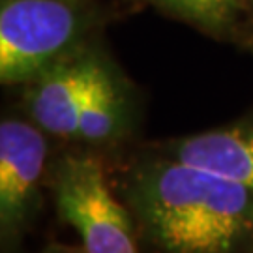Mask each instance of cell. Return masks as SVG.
Masks as SVG:
<instances>
[{"mask_svg":"<svg viewBox=\"0 0 253 253\" xmlns=\"http://www.w3.org/2000/svg\"><path fill=\"white\" fill-rule=\"evenodd\" d=\"M111 53L103 40L21 86V111L49 137L75 143L83 107Z\"/></svg>","mask_w":253,"mask_h":253,"instance_id":"cell-5","label":"cell"},{"mask_svg":"<svg viewBox=\"0 0 253 253\" xmlns=\"http://www.w3.org/2000/svg\"><path fill=\"white\" fill-rule=\"evenodd\" d=\"M141 122V94L124 70L109 56L83 107L73 145L96 152L124 148Z\"/></svg>","mask_w":253,"mask_h":253,"instance_id":"cell-6","label":"cell"},{"mask_svg":"<svg viewBox=\"0 0 253 253\" xmlns=\"http://www.w3.org/2000/svg\"><path fill=\"white\" fill-rule=\"evenodd\" d=\"M105 162L143 253H253V191L242 184L154 143Z\"/></svg>","mask_w":253,"mask_h":253,"instance_id":"cell-1","label":"cell"},{"mask_svg":"<svg viewBox=\"0 0 253 253\" xmlns=\"http://www.w3.org/2000/svg\"><path fill=\"white\" fill-rule=\"evenodd\" d=\"M49 193L86 253H143L131 216L109 180L107 162L90 148H68L51 163Z\"/></svg>","mask_w":253,"mask_h":253,"instance_id":"cell-3","label":"cell"},{"mask_svg":"<svg viewBox=\"0 0 253 253\" xmlns=\"http://www.w3.org/2000/svg\"><path fill=\"white\" fill-rule=\"evenodd\" d=\"M152 143L172 158L221 174L253 191V107L221 126Z\"/></svg>","mask_w":253,"mask_h":253,"instance_id":"cell-7","label":"cell"},{"mask_svg":"<svg viewBox=\"0 0 253 253\" xmlns=\"http://www.w3.org/2000/svg\"><path fill=\"white\" fill-rule=\"evenodd\" d=\"M250 4V25H252V36H253V0H248Z\"/></svg>","mask_w":253,"mask_h":253,"instance_id":"cell-10","label":"cell"},{"mask_svg":"<svg viewBox=\"0 0 253 253\" xmlns=\"http://www.w3.org/2000/svg\"><path fill=\"white\" fill-rule=\"evenodd\" d=\"M182 21L216 42L253 51L248 0H135Z\"/></svg>","mask_w":253,"mask_h":253,"instance_id":"cell-8","label":"cell"},{"mask_svg":"<svg viewBox=\"0 0 253 253\" xmlns=\"http://www.w3.org/2000/svg\"><path fill=\"white\" fill-rule=\"evenodd\" d=\"M51 141L23 111L0 120V242L13 253L34 223L49 191Z\"/></svg>","mask_w":253,"mask_h":253,"instance_id":"cell-4","label":"cell"},{"mask_svg":"<svg viewBox=\"0 0 253 253\" xmlns=\"http://www.w3.org/2000/svg\"><path fill=\"white\" fill-rule=\"evenodd\" d=\"M126 2H131V4H137L135 0H126ZM137 6H139V4H137Z\"/></svg>","mask_w":253,"mask_h":253,"instance_id":"cell-11","label":"cell"},{"mask_svg":"<svg viewBox=\"0 0 253 253\" xmlns=\"http://www.w3.org/2000/svg\"><path fill=\"white\" fill-rule=\"evenodd\" d=\"M42 253H86L83 246L72 244H49Z\"/></svg>","mask_w":253,"mask_h":253,"instance_id":"cell-9","label":"cell"},{"mask_svg":"<svg viewBox=\"0 0 253 253\" xmlns=\"http://www.w3.org/2000/svg\"><path fill=\"white\" fill-rule=\"evenodd\" d=\"M137 4L126 0H0V83L25 86L103 40L109 23Z\"/></svg>","mask_w":253,"mask_h":253,"instance_id":"cell-2","label":"cell"}]
</instances>
